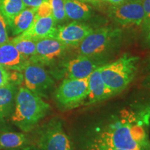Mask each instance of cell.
<instances>
[{
	"label": "cell",
	"mask_w": 150,
	"mask_h": 150,
	"mask_svg": "<svg viewBox=\"0 0 150 150\" xmlns=\"http://www.w3.org/2000/svg\"><path fill=\"white\" fill-rule=\"evenodd\" d=\"M50 104L24 86L20 87L15 99L11 120L23 132L32 131L50 110Z\"/></svg>",
	"instance_id": "1"
},
{
	"label": "cell",
	"mask_w": 150,
	"mask_h": 150,
	"mask_svg": "<svg viewBox=\"0 0 150 150\" xmlns=\"http://www.w3.org/2000/svg\"><path fill=\"white\" fill-rule=\"evenodd\" d=\"M101 145L125 150H144L150 147L142 125L122 120L101 134Z\"/></svg>",
	"instance_id": "2"
},
{
	"label": "cell",
	"mask_w": 150,
	"mask_h": 150,
	"mask_svg": "<svg viewBox=\"0 0 150 150\" xmlns=\"http://www.w3.org/2000/svg\"><path fill=\"white\" fill-rule=\"evenodd\" d=\"M139 58L125 54L110 63L99 67L100 74L104 83L115 95L128 87L136 77Z\"/></svg>",
	"instance_id": "3"
},
{
	"label": "cell",
	"mask_w": 150,
	"mask_h": 150,
	"mask_svg": "<svg viewBox=\"0 0 150 150\" xmlns=\"http://www.w3.org/2000/svg\"><path fill=\"white\" fill-rule=\"evenodd\" d=\"M122 35L119 29L104 27L94 30L79 45V54L81 56L103 60L118 46Z\"/></svg>",
	"instance_id": "4"
},
{
	"label": "cell",
	"mask_w": 150,
	"mask_h": 150,
	"mask_svg": "<svg viewBox=\"0 0 150 150\" xmlns=\"http://www.w3.org/2000/svg\"><path fill=\"white\" fill-rule=\"evenodd\" d=\"M88 95V78H66L56 89L54 98L60 108L69 110L83 105Z\"/></svg>",
	"instance_id": "5"
},
{
	"label": "cell",
	"mask_w": 150,
	"mask_h": 150,
	"mask_svg": "<svg viewBox=\"0 0 150 150\" xmlns=\"http://www.w3.org/2000/svg\"><path fill=\"white\" fill-rule=\"evenodd\" d=\"M37 145L40 150H72L63 124L57 118L51 120L40 129Z\"/></svg>",
	"instance_id": "6"
},
{
	"label": "cell",
	"mask_w": 150,
	"mask_h": 150,
	"mask_svg": "<svg viewBox=\"0 0 150 150\" xmlns=\"http://www.w3.org/2000/svg\"><path fill=\"white\" fill-rule=\"evenodd\" d=\"M24 87L38 96L47 97L54 81L42 65L29 62L23 70Z\"/></svg>",
	"instance_id": "7"
},
{
	"label": "cell",
	"mask_w": 150,
	"mask_h": 150,
	"mask_svg": "<svg viewBox=\"0 0 150 150\" xmlns=\"http://www.w3.org/2000/svg\"><path fill=\"white\" fill-rule=\"evenodd\" d=\"M67 45L54 38L36 40V52L30 62L40 65H50L65 54Z\"/></svg>",
	"instance_id": "8"
},
{
	"label": "cell",
	"mask_w": 150,
	"mask_h": 150,
	"mask_svg": "<svg viewBox=\"0 0 150 150\" xmlns=\"http://www.w3.org/2000/svg\"><path fill=\"white\" fill-rule=\"evenodd\" d=\"M111 17L123 27L138 26L143 23L145 11L141 0H131L112 8Z\"/></svg>",
	"instance_id": "9"
},
{
	"label": "cell",
	"mask_w": 150,
	"mask_h": 150,
	"mask_svg": "<svg viewBox=\"0 0 150 150\" xmlns=\"http://www.w3.org/2000/svg\"><path fill=\"white\" fill-rule=\"evenodd\" d=\"M94 30L87 24L74 21L56 29L54 38L67 46H78Z\"/></svg>",
	"instance_id": "10"
},
{
	"label": "cell",
	"mask_w": 150,
	"mask_h": 150,
	"mask_svg": "<svg viewBox=\"0 0 150 150\" xmlns=\"http://www.w3.org/2000/svg\"><path fill=\"white\" fill-rule=\"evenodd\" d=\"M103 65H104L103 60L79 55L65 64L67 78L76 79L88 78L94 71Z\"/></svg>",
	"instance_id": "11"
},
{
	"label": "cell",
	"mask_w": 150,
	"mask_h": 150,
	"mask_svg": "<svg viewBox=\"0 0 150 150\" xmlns=\"http://www.w3.org/2000/svg\"><path fill=\"white\" fill-rule=\"evenodd\" d=\"M99 67L94 71L88 77V95L83 103V105L86 106L103 102L110 97L115 96L113 92L103 81Z\"/></svg>",
	"instance_id": "12"
},
{
	"label": "cell",
	"mask_w": 150,
	"mask_h": 150,
	"mask_svg": "<svg viewBox=\"0 0 150 150\" xmlns=\"http://www.w3.org/2000/svg\"><path fill=\"white\" fill-rule=\"evenodd\" d=\"M29 62L10 40L0 46V65L6 70L23 72Z\"/></svg>",
	"instance_id": "13"
},
{
	"label": "cell",
	"mask_w": 150,
	"mask_h": 150,
	"mask_svg": "<svg viewBox=\"0 0 150 150\" xmlns=\"http://www.w3.org/2000/svg\"><path fill=\"white\" fill-rule=\"evenodd\" d=\"M56 24L52 15L40 17L35 15V20L31 27L20 35L36 40L45 38H54L57 29Z\"/></svg>",
	"instance_id": "14"
},
{
	"label": "cell",
	"mask_w": 150,
	"mask_h": 150,
	"mask_svg": "<svg viewBox=\"0 0 150 150\" xmlns=\"http://www.w3.org/2000/svg\"><path fill=\"white\" fill-rule=\"evenodd\" d=\"M18 90L17 83L12 82L0 88V127L5 125L11 117Z\"/></svg>",
	"instance_id": "15"
},
{
	"label": "cell",
	"mask_w": 150,
	"mask_h": 150,
	"mask_svg": "<svg viewBox=\"0 0 150 150\" xmlns=\"http://www.w3.org/2000/svg\"><path fill=\"white\" fill-rule=\"evenodd\" d=\"M36 8H25L7 24L13 35L17 36L29 29L35 18Z\"/></svg>",
	"instance_id": "16"
},
{
	"label": "cell",
	"mask_w": 150,
	"mask_h": 150,
	"mask_svg": "<svg viewBox=\"0 0 150 150\" xmlns=\"http://www.w3.org/2000/svg\"><path fill=\"white\" fill-rule=\"evenodd\" d=\"M67 18L74 21H83L91 18L92 9L80 0H64Z\"/></svg>",
	"instance_id": "17"
},
{
	"label": "cell",
	"mask_w": 150,
	"mask_h": 150,
	"mask_svg": "<svg viewBox=\"0 0 150 150\" xmlns=\"http://www.w3.org/2000/svg\"><path fill=\"white\" fill-rule=\"evenodd\" d=\"M26 134L21 132L0 131V149H13L27 146Z\"/></svg>",
	"instance_id": "18"
},
{
	"label": "cell",
	"mask_w": 150,
	"mask_h": 150,
	"mask_svg": "<svg viewBox=\"0 0 150 150\" xmlns=\"http://www.w3.org/2000/svg\"><path fill=\"white\" fill-rule=\"evenodd\" d=\"M18 52L29 61L36 52V40L18 35L10 40Z\"/></svg>",
	"instance_id": "19"
},
{
	"label": "cell",
	"mask_w": 150,
	"mask_h": 150,
	"mask_svg": "<svg viewBox=\"0 0 150 150\" xmlns=\"http://www.w3.org/2000/svg\"><path fill=\"white\" fill-rule=\"evenodd\" d=\"M25 8L26 6L22 0H0V12L7 24Z\"/></svg>",
	"instance_id": "20"
},
{
	"label": "cell",
	"mask_w": 150,
	"mask_h": 150,
	"mask_svg": "<svg viewBox=\"0 0 150 150\" xmlns=\"http://www.w3.org/2000/svg\"><path fill=\"white\" fill-rule=\"evenodd\" d=\"M52 10V15L56 23L64 21L67 18L64 0H48Z\"/></svg>",
	"instance_id": "21"
},
{
	"label": "cell",
	"mask_w": 150,
	"mask_h": 150,
	"mask_svg": "<svg viewBox=\"0 0 150 150\" xmlns=\"http://www.w3.org/2000/svg\"><path fill=\"white\" fill-rule=\"evenodd\" d=\"M7 23L5 18L0 12V46L8 42L9 38L8 35Z\"/></svg>",
	"instance_id": "22"
},
{
	"label": "cell",
	"mask_w": 150,
	"mask_h": 150,
	"mask_svg": "<svg viewBox=\"0 0 150 150\" xmlns=\"http://www.w3.org/2000/svg\"><path fill=\"white\" fill-rule=\"evenodd\" d=\"M141 1L145 11V20L143 23L142 24L145 30L150 24V0H141Z\"/></svg>",
	"instance_id": "23"
},
{
	"label": "cell",
	"mask_w": 150,
	"mask_h": 150,
	"mask_svg": "<svg viewBox=\"0 0 150 150\" xmlns=\"http://www.w3.org/2000/svg\"><path fill=\"white\" fill-rule=\"evenodd\" d=\"M11 82V76L8 70L0 65V88L6 86Z\"/></svg>",
	"instance_id": "24"
},
{
	"label": "cell",
	"mask_w": 150,
	"mask_h": 150,
	"mask_svg": "<svg viewBox=\"0 0 150 150\" xmlns=\"http://www.w3.org/2000/svg\"><path fill=\"white\" fill-rule=\"evenodd\" d=\"M22 1L26 6L30 7V8H37L47 0H22Z\"/></svg>",
	"instance_id": "25"
},
{
	"label": "cell",
	"mask_w": 150,
	"mask_h": 150,
	"mask_svg": "<svg viewBox=\"0 0 150 150\" xmlns=\"http://www.w3.org/2000/svg\"><path fill=\"white\" fill-rule=\"evenodd\" d=\"M140 85L144 88L150 90V70L143 78Z\"/></svg>",
	"instance_id": "26"
},
{
	"label": "cell",
	"mask_w": 150,
	"mask_h": 150,
	"mask_svg": "<svg viewBox=\"0 0 150 150\" xmlns=\"http://www.w3.org/2000/svg\"><path fill=\"white\" fill-rule=\"evenodd\" d=\"M146 32V36H145V42L146 45L148 47H150V24L148 26L147 29H145Z\"/></svg>",
	"instance_id": "27"
},
{
	"label": "cell",
	"mask_w": 150,
	"mask_h": 150,
	"mask_svg": "<svg viewBox=\"0 0 150 150\" xmlns=\"http://www.w3.org/2000/svg\"><path fill=\"white\" fill-rule=\"evenodd\" d=\"M105 1H108V2L110 3L112 5L117 6V5L121 4H122L124 2H125V1H127V0H105Z\"/></svg>",
	"instance_id": "28"
},
{
	"label": "cell",
	"mask_w": 150,
	"mask_h": 150,
	"mask_svg": "<svg viewBox=\"0 0 150 150\" xmlns=\"http://www.w3.org/2000/svg\"><path fill=\"white\" fill-rule=\"evenodd\" d=\"M100 149L102 150H125V149H118V148L108 147V146H104V145H101V146H100Z\"/></svg>",
	"instance_id": "29"
},
{
	"label": "cell",
	"mask_w": 150,
	"mask_h": 150,
	"mask_svg": "<svg viewBox=\"0 0 150 150\" xmlns=\"http://www.w3.org/2000/svg\"><path fill=\"white\" fill-rule=\"evenodd\" d=\"M6 150H34L32 147H28V146H25L23 147L17 148V149H6Z\"/></svg>",
	"instance_id": "30"
},
{
	"label": "cell",
	"mask_w": 150,
	"mask_h": 150,
	"mask_svg": "<svg viewBox=\"0 0 150 150\" xmlns=\"http://www.w3.org/2000/svg\"><path fill=\"white\" fill-rule=\"evenodd\" d=\"M83 1H88V2H91V3H96L97 1H102V0H83Z\"/></svg>",
	"instance_id": "31"
},
{
	"label": "cell",
	"mask_w": 150,
	"mask_h": 150,
	"mask_svg": "<svg viewBox=\"0 0 150 150\" xmlns=\"http://www.w3.org/2000/svg\"><path fill=\"white\" fill-rule=\"evenodd\" d=\"M145 150H150V147H148L147 149H145Z\"/></svg>",
	"instance_id": "32"
},
{
	"label": "cell",
	"mask_w": 150,
	"mask_h": 150,
	"mask_svg": "<svg viewBox=\"0 0 150 150\" xmlns=\"http://www.w3.org/2000/svg\"><path fill=\"white\" fill-rule=\"evenodd\" d=\"M99 150H102V149H99Z\"/></svg>",
	"instance_id": "33"
},
{
	"label": "cell",
	"mask_w": 150,
	"mask_h": 150,
	"mask_svg": "<svg viewBox=\"0 0 150 150\" xmlns=\"http://www.w3.org/2000/svg\"><path fill=\"white\" fill-rule=\"evenodd\" d=\"M144 150H145V149H144Z\"/></svg>",
	"instance_id": "34"
}]
</instances>
